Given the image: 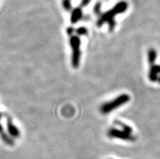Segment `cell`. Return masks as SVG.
Returning <instances> with one entry per match:
<instances>
[{"label": "cell", "instance_id": "cell-10", "mask_svg": "<svg viewBox=\"0 0 160 159\" xmlns=\"http://www.w3.org/2000/svg\"><path fill=\"white\" fill-rule=\"evenodd\" d=\"M74 31L75 30H74V28H73L72 27H69V28H68L67 29V33L69 35V36L72 37L73 34V32H74Z\"/></svg>", "mask_w": 160, "mask_h": 159}, {"label": "cell", "instance_id": "cell-3", "mask_svg": "<svg viewBox=\"0 0 160 159\" xmlns=\"http://www.w3.org/2000/svg\"><path fill=\"white\" fill-rule=\"evenodd\" d=\"M108 136L111 138H117V139L123 140L127 141H136V137L132 136V134L127 133L123 130H119L116 128H110L108 131Z\"/></svg>", "mask_w": 160, "mask_h": 159}, {"label": "cell", "instance_id": "cell-7", "mask_svg": "<svg viewBox=\"0 0 160 159\" xmlns=\"http://www.w3.org/2000/svg\"><path fill=\"white\" fill-rule=\"evenodd\" d=\"M8 130L10 132V133L12 135V137H20V132L16 127H15L14 125L12 124L11 122L8 123Z\"/></svg>", "mask_w": 160, "mask_h": 159}, {"label": "cell", "instance_id": "cell-5", "mask_svg": "<svg viewBox=\"0 0 160 159\" xmlns=\"http://www.w3.org/2000/svg\"><path fill=\"white\" fill-rule=\"evenodd\" d=\"M114 123H115V124L116 125L120 126V127L122 128V130H123L124 132H127V133H129V134H132V128L130 127L129 125L126 124V123H123V122H121V121H119V120L115 121Z\"/></svg>", "mask_w": 160, "mask_h": 159}, {"label": "cell", "instance_id": "cell-8", "mask_svg": "<svg viewBox=\"0 0 160 159\" xmlns=\"http://www.w3.org/2000/svg\"><path fill=\"white\" fill-rule=\"evenodd\" d=\"M76 32L78 36H83V35H87L88 29L85 27H80L76 30Z\"/></svg>", "mask_w": 160, "mask_h": 159}, {"label": "cell", "instance_id": "cell-1", "mask_svg": "<svg viewBox=\"0 0 160 159\" xmlns=\"http://www.w3.org/2000/svg\"><path fill=\"white\" fill-rule=\"evenodd\" d=\"M128 101H130V97L128 94H121L120 96H118L117 97H116V98H114L112 101L102 104L100 107V112L102 115L109 114V113H111L116 109L119 108L121 106L125 105Z\"/></svg>", "mask_w": 160, "mask_h": 159}, {"label": "cell", "instance_id": "cell-6", "mask_svg": "<svg viewBox=\"0 0 160 159\" xmlns=\"http://www.w3.org/2000/svg\"><path fill=\"white\" fill-rule=\"evenodd\" d=\"M148 62L150 65H154V62L156 59V51L154 49H150L148 51Z\"/></svg>", "mask_w": 160, "mask_h": 159}, {"label": "cell", "instance_id": "cell-11", "mask_svg": "<svg viewBox=\"0 0 160 159\" xmlns=\"http://www.w3.org/2000/svg\"><path fill=\"white\" fill-rule=\"evenodd\" d=\"M99 9H100V5L99 4H98V5H96L95 8H94V12H95L96 14H99Z\"/></svg>", "mask_w": 160, "mask_h": 159}, {"label": "cell", "instance_id": "cell-4", "mask_svg": "<svg viewBox=\"0 0 160 159\" xmlns=\"http://www.w3.org/2000/svg\"><path fill=\"white\" fill-rule=\"evenodd\" d=\"M82 16V12L80 8H76L75 10H73L72 12V16H71V22L72 24H76L77 21H79L80 19Z\"/></svg>", "mask_w": 160, "mask_h": 159}, {"label": "cell", "instance_id": "cell-9", "mask_svg": "<svg viewBox=\"0 0 160 159\" xmlns=\"http://www.w3.org/2000/svg\"><path fill=\"white\" fill-rule=\"evenodd\" d=\"M116 21L113 20H110L109 22H108V28H109V31H112L115 28V27H116Z\"/></svg>", "mask_w": 160, "mask_h": 159}, {"label": "cell", "instance_id": "cell-2", "mask_svg": "<svg viewBox=\"0 0 160 159\" xmlns=\"http://www.w3.org/2000/svg\"><path fill=\"white\" fill-rule=\"evenodd\" d=\"M70 47L72 49V66L74 68H78L81 61V39L77 35H72L69 38Z\"/></svg>", "mask_w": 160, "mask_h": 159}]
</instances>
